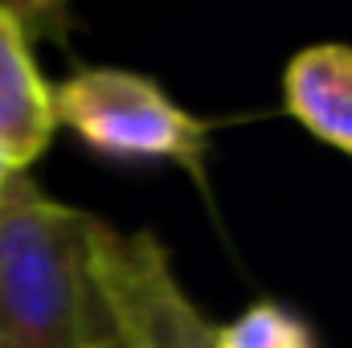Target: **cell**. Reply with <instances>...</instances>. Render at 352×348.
<instances>
[{
  "label": "cell",
  "instance_id": "obj_1",
  "mask_svg": "<svg viewBox=\"0 0 352 348\" xmlns=\"http://www.w3.org/2000/svg\"><path fill=\"white\" fill-rule=\"evenodd\" d=\"M90 213L29 173L0 197V348H82L90 312Z\"/></svg>",
  "mask_w": 352,
  "mask_h": 348
},
{
  "label": "cell",
  "instance_id": "obj_2",
  "mask_svg": "<svg viewBox=\"0 0 352 348\" xmlns=\"http://www.w3.org/2000/svg\"><path fill=\"white\" fill-rule=\"evenodd\" d=\"M58 127H70L107 164H173L209 193V123L184 111L156 78L123 66H82L54 87Z\"/></svg>",
  "mask_w": 352,
  "mask_h": 348
},
{
  "label": "cell",
  "instance_id": "obj_3",
  "mask_svg": "<svg viewBox=\"0 0 352 348\" xmlns=\"http://www.w3.org/2000/svg\"><path fill=\"white\" fill-rule=\"evenodd\" d=\"M87 274L123 348H217L152 230L123 234L90 217Z\"/></svg>",
  "mask_w": 352,
  "mask_h": 348
},
{
  "label": "cell",
  "instance_id": "obj_4",
  "mask_svg": "<svg viewBox=\"0 0 352 348\" xmlns=\"http://www.w3.org/2000/svg\"><path fill=\"white\" fill-rule=\"evenodd\" d=\"M58 135L54 87L33 58V33L16 4H0V152L29 173Z\"/></svg>",
  "mask_w": 352,
  "mask_h": 348
},
{
  "label": "cell",
  "instance_id": "obj_5",
  "mask_svg": "<svg viewBox=\"0 0 352 348\" xmlns=\"http://www.w3.org/2000/svg\"><path fill=\"white\" fill-rule=\"evenodd\" d=\"M283 107L307 135L352 156V45L320 41L291 54Z\"/></svg>",
  "mask_w": 352,
  "mask_h": 348
},
{
  "label": "cell",
  "instance_id": "obj_6",
  "mask_svg": "<svg viewBox=\"0 0 352 348\" xmlns=\"http://www.w3.org/2000/svg\"><path fill=\"white\" fill-rule=\"evenodd\" d=\"M213 345L217 348H320L316 328L291 312L287 303L258 299L250 303L242 316H234L230 324L213 328Z\"/></svg>",
  "mask_w": 352,
  "mask_h": 348
},
{
  "label": "cell",
  "instance_id": "obj_7",
  "mask_svg": "<svg viewBox=\"0 0 352 348\" xmlns=\"http://www.w3.org/2000/svg\"><path fill=\"white\" fill-rule=\"evenodd\" d=\"M90 291H94V287H90ZM82 348H123V345H119V336L111 332V320H107V312H102L98 295L90 299V312H87V336H82Z\"/></svg>",
  "mask_w": 352,
  "mask_h": 348
},
{
  "label": "cell",
  "instance_id": "obj_8",
  "mask_svg": "<svg viewBox=\"0 0 352 348\" xmlns=\"http://www.w3.org/2000/svg\"><path fill=\"white\" fill-rule=\"evenodd\" d=\"M16 176H25V173H21V168H16V164H12V160H8V156L0 152V197L8 193V184H12Z\"/></svg>",
  "mask_w": 352,
  "mask_h": 348
}]
</instances>
